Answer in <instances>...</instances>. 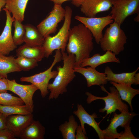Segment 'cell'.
<instances>
[{
    "label": "cell",
    "instance_id": "cell-24",
    "mask_svg": "<svg viewBox=\"0 0 139 139\" xmlns=\"http://www.w3.org/2000/svg\"><path fill=\"white\" fill-rule=\"evenodd\" d=\"M21 71L16 63L14 57L6 56L0 53V75L2 78L7 79L8 73Z\"/></svg>",
    "mask_w": 139,
    "mask_h": 139
},
{
    "label": "cell",
    "instance_id": "cell-2",
    "mask_svg": "<svg viewBox=\"0 0 139 139\" xmlns=\"http://www.w3.org/2000/svg\"><path fill=\"white\" fill-rule=\"evenodd\" d=\"M62 67H56L57 73L52 83L49 84L48 89L50 93L48 100L56 99L60 95L67 91V87L76 76L74 70L75 56L61 51Z\"/></svg>",
    "mask_w": 139,
    "mask_h": 139
},
{
    "label": "cell",
    "instance_id": "cell-15",
    "mask_svg": "<svg viewBox=\"0 0 139 139\" xmlns=\"http://www.w3.org/2000/svg\"><path fill=\"white\" fill-rule=\"evenodd\" d=\"M112 6L111 0H85L80 11L87 17H94L99 13L109 10Z\"/></svg>",
    "mask_w": 139,
    "mask_h": 139
},
{
    "label": "cell",
    "instance_id": "cell-10",
    "mask_svg": "<svg viewBox=\"0 0 139 139\" xmlns=\"http://www.w3.org/2000/svg\"><path fill=\"white\" fill-rule=\"evenodd\" d=\"M138 114L133 112L123 111L119 114L115 112L114 115L111 118L108 127L103 130L104 139H115L118 138L123 133H118L117 128L119 126L124 127L130 122L134 117Z\"/></svg>",
    "mask_w": 139,
    "mask_h": 139
},
{
    "label": "cell",
    "instance_id": "cell-5",
    "mask_svg": "<svg viewBox=\"0 0 139 139\" xmlns=\"http://www.w3.org/2000/svg\"><path fill=\"white\" fill-rule=\"evenodd\" d=\"M100 86L101 90L107 94V95L104 97H98L86 92L85 94L87 96L86 101L88 103H90L93 101L98 100H103L105 103V107L100 109L99 111L104 113L106 111V116L115 112L117 110L120 112L129 111L128 106L122 101L118 91L114 86L110 87V92L107 90L103 85H101Z\"/></svg>",
    "mask_w": 139,
    "mask_h": 139
},
{
    "label": "cell",
    "instance_id": "cell-18",
    "mask_svg": "<svg viewBox=\"0 0 139 139\" xmlns=\"http://www.w3.org/2000/svg\"><path fill=\"white\" fill-rule=\"evenodd\" d=\"M112 62L119 63L120 61L115 54L110 51H107L103 55H100L99 53H97L91 57L84 59L80 66L85 67L89 66L96 68L102 64Z\"/></svg>",
    "mask_w": 139,
    "mask_h": 139
},
{
    "label": "cell",
    "instance_id": "cell-8",
    "mask_svg": "<svg viewBox=\"0 0 139 139\" xmlns=\"http://www.w3.org/2000/svg\"><path fill=\"white\" fill-rule=\"evenodd\" d=\"M65 11L62 5L54 4L48 15L37 26V28L45 38L55 33L58 24L64 20Z\"/></svg>",
    "mask_w": 139,
    "mask_h": 139
},
{
    "label": "cell",
    "instance_id": "cell-30",
    "mask_svg": "<svg viewBox=\"0 0 139 139\" xmlns=\"http://www.w3.org/2000/svg\"><path fill=\"white\" fill-rule=\"evenodd\" d=\"M130 122L128 123L124 127V131L118 138V139H138L133 134L130 126Z\"/></svg>",
    "mask_w": 139,
    "mask_h": 139
},
{
    "label": "cell",
    "instance_id": "cell-14",
    "mask_svg": "<svg viewBox=\"0 0 139 139\" xmlns=\"http://www.w3.org/2000/svg\"><path fill=\"white\" fill-rule=\"evenodd\" d=\"M73 113L80 120L81 126L84 133L86 135V132L84 127V124H87L92 127L95 130L100 139H104L103 130L101 129L99 126V123H97L95 119L97 117L95 113L92 115L89 114L85 110L82 105L77 103V109L74 111Z\"/></svg>",
    "mask_w": 139,
    "mask_h": 139
},
{
    "label": "cell",
    "instance_id": "cell-28",
    "mask_svg": "<svg viewBox=\"0 0 139 139\" xmlns=\"http://www.w3.org/2000/svg\"><path fill=\"white\" fill-rule=\"evenodd\" d=\"M13 23L14 28L13 36V41L16 46L20 45L24 42L23 38L25 32L24 25L21 22L15 20Z\"/></svg>",
    "mask_w": 139,
    "mask_h": 139
},
{
    "label": "cell",
    "instance_id": "cell-21",
    "mask_svg": "<svg viewBox=\"0 0 139 139\" xmlns=\"http://www.w3.org/2000/svg\"><path fill=\"white\" fill-rule=\"evenodd\" d=\"M29 0H6L5 8L12 14L15 20L22 22Z\"/></svg>",
    "mask_w": 139,
    "mask_h": 139
},
{
    "label": "cell",
    "instance_id": "cell-11",
    "mask_svg": "<svg viewBox=\"0 0 139 139\" xmlns=\"http://www.w3.org/2000/svg\"><path fill=\"white\" fill-rule=\"evenodd\" d=\"M8 90L18 95L24 102L25 105L32 113L33 111L34 105L33 97L35 92L38 90L34 85H23L17 83L15 80L7 79Z\"/></svg>",
    "mask_w": 139,
    "mask_h": 139
},
{
    "label": "cell",
    "instance_id": "cell-27",
    "mask_svg": "<svg viewBox=\"0 0 139 139\" xmlns=\"http://www.w3.org/2000/svg\"><path fill=\"white\" fill-rule=\"evenodd\" d=\"M24 103L19 97L13 96L7 92L0 93V105H22Z\"/></svg>",
    "mask_w": 139,
    "mask_h": 139
},
{
    "label": "cell",
    "instance_id": "cell-20",
    "mask_svg": "<svg viewBox=\"0 0 139 139\" xmlns=\"http://www.w3.org/2000/svg\"><path fill=\"white\" fill-rule=\"evenodd\" d=\"M45 128L38 120H33L21 134V139H43Z\"/></svg>",
    "mask_w": 139,
    "mask_h": 139
},
{
    "label": "cell",
    "instance_id": "cell-6",
    "mask_svg": "<svg viewBox=\"0 0 139 139\" xmlns=\"http://www.w3.org/2000/svg\"><path fill=\"white\" fill-rule=\"evenodd\" d=\"M62 60L60 50H55L54 59L50 67L44 71L28 77H22L20 79L22 82L30 83L35 86L40 92L41 97H45L48 93V86L50 80L54 78L57 73V70L52 71L54 66Z\"/></svg>",
    "mask_w": 139,
    "mask_h": 139
},
{
    "label": "cell",
    "instance_id": "cell-33",
    "mask_svg": "<svg viewBox=\"0 0 139 139\" xmlns=\"http://www.w3.org/2000/svg\"><path fill=\"white\" fill-rule=\"evenodd\" d=\"M8 89L7 79L3 78L0 79V93L7 92Z\"/></svg>",
    "mask_w": 139,
    "mask_h": 139
},
{
    "label": "cell",
    "instance_id": "cell-38",
    "mask_svg": "<svg viewBox=\"0 0 139 139\" xmlns=\"http://www.w3.org/2000/svg\"><path fill=\"white\" fill-rule=\"evenodd\" d=\"M134 20L136 22H139V14H137V16L134 19Z\"/></svg>",
    "mask_w": 139,
    "mask_h": 139
},
{
    "label": "cell",
    "instance_id": "cell-3",
    "mask_svg": "<svg viewBox=\"0 0 139 139\" xmlns=\"http://www.w3.org/2000/svg\"><path fill=\"white\" fill-rule=\"evenodd\" d=\"M65 14L63 24L57 33L51 37L48 36L45 38L42 46L45 53V57L48 58L54 50L60 49L65 51L68 41L72 11L68 6L65 7Z\"/></svg>",
    "mask_w": 139,
    "mask_h": 139
},
{
    "label": "cell",
    "instance_id": "cell-32",
    "mask_svg": "<svg viewBox=\"0 0 139 139\" xmlns=\"http://www.w3.org/2000/svg\"><path fill=\"white\" fill-rule=\"evenodd\" d=\"M76 139H87L88 138L84 133L81 125H79L76 130Z\"/></svg>",
    "mask_w": 139,
    "mask_h": 139
},
{
    "label": "cell",
    "instance_id": "cell-36",
    "mask_svg": "<svg viewBox=\"0 0 139 139\" xmlns=\"http://www.w3.org/2000/svg\"><path fill=\"white\" fill-rule=\"evenodd\" d=\"M85 0H76L74 2H72V4L77 7L80 6Z\"/></svg>",
    "mask_w": 139,
    "mask_h": 139
},
{
    "label": "cell",
    "instance_id": "cell-25",
    "mask_svg": "<svg viewBox=\"0 0 139 139\" xmlns=\"http://www.w3.org/2000/svg\"><path fill=\"white\" fill-rule=\"evenodd\" d=\"M78 125L74 116L70 115L68 121H65L59 126L63 139H75L76 131Z\"/></svg>",
    "mask_w": 139,
    "mask_h": 139
},
{
    "label": "cell",
    "instance_id": "cell-13",
    "mask_svg": "<svg viewBox=\"0 0 139 139\" xmlns=\"http://www.w3.org/2000/svg\"><path fill=\"white\" fill-rule=\"evenodd\" d=\"M33 120L32 113L10 115L7 117V128L13 133L15 137H19L22 132Z\"/></svg>",
    "mask_w": 139,
    "mask_h": 139
},
{
    "label": "cell",
    "instance_id": "cell-9",
    "mask_svg": "<svg viewBox=\"0 0 139 139\" xmlns=\"http://www.w3.org/2000/svg\"><path fill=\"white\" fill-rule=\"evenodd\" d=\"M74 18L89 30L98 44H99L103 37L102 31L104 29L114 21L110 15L100 17H88L76 15Z\"/></svg>",
    "mask_w": 139,
    "mask_h": 139
},
{
    "label": "cell",
    "instance_id": "cell-34",
    "mask_svg": "<svg viewBox=\"0 0 139 139\" xmlns=\"http://www.w3.org/2000/svg\"><path fill=\"white\" fill-rule=\"evenodd\" d=\"M7 117L0 112V131L7 128Z\"/></svg>",
    "mask_w": 139,
    "mask_h": 139
},
{
    "label": "cell",
    "instance_id": "cell-16",
    "mask_svg": "<svg viewBox=\"0 0 139 139\" xmlns=\"http://www.w3.org/2000/svg\"><path fill=\"white\" fill-rule=\"evenodd\" d=\"M75 72L82 75L85 79L88 87L94 85L101 86L107 84L106 74L99 72L96 68L91 67L85 68L80 66H74Z\"/></svg>",
    "mask_w": 139,
    "mask_h": 139
},
{
    "label": "cell",
    "instance_id": "cell-22",
    "mask_svg": "<svg viewBox=\"0 0 139 139\" xmlns=\"http://www.w3.org/2000/svg\"><path fill=\"white\" fill-rule=\"evenodd\" d=\"M25 32L23 42L25 44L34 46H42L45 38L37 28L31 24L24 25Z\"/></svg>",
    "mask_w": 139,
    "mask_h": 139
},
{
    "label": "cell",
    "instance_id": "cell-19",
    "mask_svg": "<svg viewBox=\"0 0 139 139\" xmlns=\"http://www.w3.org/2000/svg\"><path fill=\"white\" fill-rule=\"evenodd\" d=\"M16 56L32 58L38 62L45 57V53L42 46H34L26 44L16 50Z\"/></svg>",
    "mask_w": 139,
    "mask_h": 139
},
{
    "label": "cell",
    "instance_id": "cell-7",
    "mask_svg": "<svg viewBox=\"0 0 139 139\" xmlns=\"http://www.w3.org/2000/svg\"><path fill=\"white\" fill-rule=\"evenodd\" d=\"M111 15L114 22L121 26L129 16L139 14V0H111Z\"/></svg>",
    "mask_w": 139,
    "mask_h": 139
},
{
    "label": "cell",
    "instance_id": "cell-23",
    "mask_svg": "<svg viewBox=\"0 0 139 139\" xmlns=\"http://www.w3.org/2000/svg\"><path fill=\"white\" fill-rule=\"evenodd\" d=\"M111 84L118 91L121 100L127 102L129 105L131 111L133 110L132 100L133 98L139 94V90L132 88L131 85L110 82Z\"/></svg>",
    "mask_w": 139,
    "mask_h": 139
},
{
    "label": "cell",
    "instance_id": "cell-37",
    "mask_svg": "<svg viewBox=\"0 0 139 139\" xmlns=\"http://www.w3.org/2000/svg\"><path fill=\"white\" fill-rule=\"evenodd\" d=\"M6 3V0H0V12L1 9L5 6Z\"/></svg>",
    "mask_w": 139,
    "mask_h": 139
},
{
    "label": "cell",
    "instance_id": "cell-4",
    "mask_svg": "<svg viewBox=\"0 0 139 139\" xmlns=\"http://www.w3.org/2000/svg\"><path fill=\"white\" fill-rule=\"evenodd\" d=\"M127 37L120 26L114 22L107 28L99 44L104 51H110L117 55L124 49Z\"/></svg>",
    "mask_w": 139,
    "mask_h": 139
},
{
    "label": "cell",
    "instance_id": "cell-39",
    "mask_svg": "<svg viewBox=\"0 0 139 139\" xmlns=\"http://www.w3.org/2000/svg\"><path fill=\"white\" fill-rule=\"evenodd\" d=\"M2 78H3L2 77L1 75H0V79Z\"/></svg>",
    "mask_w": 139,
    "mask_h": 139
},
{
    "label": "cell",
    "instance_id": "cell-17",
    "mask_svg": "<svg viewBox=\"0 0 139 139\" xmlns=\"http://www.w3.org/2000/svg\"><path fill=\"white\" fill-rule=\"evenodd\" d=\"M139 68L138 67L132 72L117 74L114 73L110 67L107 66L105 68L104 73L106 75L108 81L131 85H137L139 84V73H136Z\"/></svg>",
    "mask_w": 139,
    "mask_h": 139
},
{
    "label": "cell",
    "instance_id": "cell-29",
    "mask_svg": "<svg viewBox=\"0 0 139 139\" xmlns=\"http://www.w3.org/2000/svg\"><path fill=\"white\" fill-rule=\"evenodd\" d=\"M15 58L16 62L22 70L28 71L38 66V62L35 59L21 56Z\"/></svg>",
    "mask_w": 139,
    "mask_h": 139
},
{
    "label": "cell",
    "instance_id": "cell-26",
    "mask_svg": "<svg viewBox=\"0 0 139 139\" xmlns=\"http://www.w3.org/2000/svg\"><path fill=\"white\" fill-rule=\"evenodd\" d=\"M0 112L7 117L14 115H28L32 113L25 105L10 106L0 105Z\"/></svg>",
    "mask_w": 139,
    "mask_h": 139
},
{
    "label": "cell",
    "instance_id": "cell-31",
    "mask_svg": "<svg viewBox=\"0 0 139 139\" xmlns=\"http://www.w3.org/2000/svg\"><path fill=\"white\" fill-rule=\"evenodd\" d=\"M16 139L15 135L7 128L0 131V139Z\"/></svg>",
    "mask_w": 139,
    "mask_h": 139
},
{
    "label": "cell",
    "instance_id": "cell-1",
    "mask_svg": "<svg viewBox=\"0 0 139 139\" xmlns=\"http://www.w3.org/2000/svg\"><path fill=\"white\" fill-rule=\"evenodd\" d=\"M93 38L90 31L82 23L70 28L66 49L68 54L74 55V66H80L84 59L90 57L94 48Z\"/></svg>",
    "mask_w": 139,
    "mask_h": 139
},
{
    "label": "cell",
    "instance_id": "cell-12",
    "mask_svg": "<svg viewBox=\"0 0 139 139\" xmlns=\"http://www.w3.org/2000/svg\"><path fill=\"white\" fill-rule=\"evenodd\" d=\"M6 20L3 30L0 36V53L6 55L14 50L17 47L15 44L12 34V27L15 19L11 13L5 8Z\"/></svg>",
    "mask_w": 139,
    "mask_h": 139
},
{
    "label": "cell",
    "instance_id": "cell-35",
    "mask_svg": "<svg viewBox=\"0 0 139 139\" xmlns=\"http://www.w3.org/2000/svg\"><path fill=\"white\" fill-rule=\"evenodd\" d=\"M53 2L54 3V4L62 5V4L64 2L68 1L71 0L72 2H74L76 0H50Z\"/></svg>",
    "mask_w": 139,
    "mask_h": 139
}]
</instances>
